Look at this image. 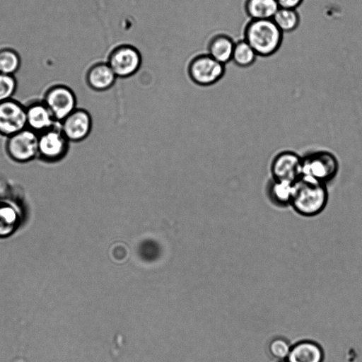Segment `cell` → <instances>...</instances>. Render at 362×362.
Masks as SVG:
<instances>
[{
    "instance_id": "1",
    "label": "cell",
    "mask_w": 362,
    "mask_h": 362,
    "mask_svg": "<svg viewBox=\"0 0 362 362\" xmlns=\"http://www.w3.org/2000/svg\"><path fill=\"white\" fill-rule=\"evenodd\" d=\"M328 200L327 185L302 176L293 184L290 206L297 214L311 217L320 214Z\"/></svg>"
},
{
    "instance_id": "8",
    "label": "cell",
    "mask_w": 362,
    "mask_h": 362,
    "mask_svg": "<svg viewBox=\"0 0 362 362\" xmlns=\"http://www.w3.org/2000/svg\"><path fill=\"white\" fill-rule=\"evenodd\" d=\"M28 221L26 213L21 205L12 200L0 199V238H9L22 229L28 228L54 239L31 228Z\"/></svg>"
},
{
    "instance_id": "2",
    "label": "cell",
    "mask_w": 362,
    "mask_h": 362,
    "mask_svg": "<svg viewBox=\"0 0 362 362\" xmlns=\"http://www.w3.org/2000/svg\"><path fill=\"white\" fill-rule=\"evenodd\" d=\"M284 33L272 19L250 20L244 29V40L258 57L273 55L280 48Z\"/></svg>"
},
{
    "instance_id": "19",
    "label": "cell",
    "mask_w": 362,
    "mask_h": 362,
    "mask_svg": "<svg viewBox=\"0 0 362 362\" xmlns=\"http://www.w3.org/2000/svg\"><path fill=\"white\" fill-rule=\"evenodd\" d=\"M272 20L284 33H291L297 29L300 18L297 9L279 8Z\"/></svg>"
},
{
    "instance_id": "14",
    "label": "cell",
    "mask_w": 362,
    "mask_h": 362,
    "mask_svg": "<svg viewBox=\"0 0 362 362\" xmlns=\"http://www.w3.org/2000/svg\"><path fill=\"white\" fill-rule=\"evenodd\" d=\"M117 77L106 61H98L88 69L86 82L94 91L103 92L111 88Z\"/></svg>"
},
{
    "instance_id": "17",
    "label": "cell",
    "mask_w": 362,
    "mask_h": 362,
    "mask_svg": "<svg viewBox=\"0 0 362 362\" xmlns=\"http://www.w3.org/2000/svg\"><path fill=\"white\" fill-rule=\"evenodd\" d=\"M293 184L271 178L266 186V194L269 201L278 207L290 206Z\"/></svg>"
},
{
    "instance_id": "23",
    "label": "cell",
    "mask_w": 362,
    "mask_h": 362,
    "mask_svg": "<svg viewBox=\"0 0 362 362\" xmlns=\"http://www.w3.org/2000/svg\"><path fill=\"white\" fill-rule=\"evenodd\" d=\"M17 89V81L13 75L0 73V103L11 99Z\"/></svg>"
},
{
    "instance_id": "10",
    "label": "cell",
    "mask_w": 362,
    "mask_h": 362,
    "mask_svg": "<svg viewBox=\"0 0 362 362\" xmlns=\"http://www.w3.org/2000/svg\"><path fill=\"white\" fill-rule=\"evenodd\" d=\"M272 178L295 183L302 177V156L284 150L277 153L270 163Z\"/></svg>"
},
{
    "instance_id": "11",
    "label": "cell",
    "mask_w": 362,
    "mask_h": 362,
    "mask_svg": "<svg viewBox=\"0 0 362 362\" xmlns=\"http://www.w3.org/2000/svg\"><path fill=\"white\" fill-rule=\"evenodd\" d=\"M25 128V105L13 98L1 102L0 135L8 137Z\"/></svg>"
},
{
    "instance_id": "20",
    "label": "cell",
    "mask_w": 362,
    "mask_h": 362,
    "mask_svg": "<svg viewBox=\"0 0 362 362\" xmlns=\"http://www.w3.org/2000/svg\"><path fill=\"white\" fill-rule=\"evenodd\" d=\"M257 57L255 50L244 39L235 42L232 62L238 66H250L255 62Z\"/></svg>"
},
{
    "instance_id": "15",
    "label": "cell",
    "mask_w": 362,
    "mask_h": 362,
    "mask_svg": "<svg viewBox=\"0 0 362 362\" xmlns=\"http://www.w3.org/2000/svg\"><path fill=\"white\" fill-rule=\"evenodd\" d=\"M235 41L228 35L219 33L211 37L207 42L206 53L226 65L232 61Z\"/></svg>"
},
{
    "instance_id": "21",
    "label": "cell",
    "mask_w": 362,
    "mask_h": 362,
    "mask_svg": "<svg viewBox=\"0 0 362 362\" xmlns=\"http://www.w3.org/2000/svg\"><path fill=\"white\" fill-rule=\"evenodd\" d=\"M21 59L18 53L11 49L0 50V73L13 75L19 69Z\"/></svg>"
},
{
    "instance_id": "3",
    "label": "cell",
    "mask_w": 362,
    "mask_h": 362,
    "mask_svg": "<svg viewBox=\"0 0 362 362\" xmlns=\"http://www.w3.org/2000/svg\"><path fill=\"white\" fill-rule=\"evenodd\" d=\"M339 169L335 155L326 150L310 151L302 156V176L327 185Z\"/></svg>"
},
{
    "instance_id": "25",
    "label": "cell",
    "mask_w": 362,
    "mask_h": 362,
    "mask_svg": "<svg viewBox=\"0 0 362 362\" xmlns=\"http://www.w3.org/2000/svg\"><path fill=\"white\" fill-rule=\"evenodd\" d=\"M281 362H288V361H281Z\"/></svg>"
},
{
    "instance_id": "12",
    "label": "cell",
    "mask_w": 362,
    "mask_h": 362,
    "mask_svg": "<svg viewBox=\"0 0 362 362\" xmlns=\"http://www.w3.org/2000/svg\"><path fill=\"white\" fill-rule=\"evenodd\" d=\"M59 124L63 134L70 142H80L90 134L93 120L88 111L76 107Z\"/></svg>"
},
{
    "instance_id": "7",
    "label": "cell",
    "mask_w": 362,
    "mask_h": 362,
    "mask_svg": "<svg viewBox=\"0 0 362 362\" xmlns=\"http://www.w3.org/2000/svg\"><path fill=\"white\" fill-rule=\"evenodd\" d=\"M5 148L12 160L19 163L30 162L38 157V134L25 128L7 137Z\"/></svg>"
},
{
    "instance_id": "13",
    "label": "cell",
    "mask_w": 362,
    "mask_h": 362,
    "mask_svg": "<svg viewBox=\"0 0 362 362\" xmlns=\"http://www.w3.org/2000/svg\"><path fill=\"white\" fill-rule=\"evenodd\" d=\"M27 128L40 134L58 124L42 100L25 105Z\"/></svg>"
},
{
    "instance_id": "24",
    "label": "cell",
    "mask_w": 362,
    "mask_h": 362,
    "mask_svg": "<svg viewBox=\"0 0 362 362\" xmlns=\"http://www.w3.org/2000/svg\"><path fill=\"white\" fill-rule=\"evenodd\" d=\"M280 8L296 9L299 7L303 0H276Z\"/></svg>"
},
{
    "instance_id": "6",
    "label": "cell",
    "mask_w": 362,
    "mask_h": 362,
    "mask_svg": "<svg viewBox=\"0 0 362 362\" xmlns=\"http://www.w3.org/2000/svg\"><path fill=\"white\" fill-rule=\"evenodd\" d=\"M69 143L58 123L38 134L37 158L47 163H57L67 155Z\"/></svg>"
},
{
    "instance_id": "22",
    "label": "cell",
    "mask_w": 362,
    "mask_h": 362,
    "mask_svg": "<svg viewBox=\"0 0 362 362\" xmlns=\"http://www.w3.org/2000/svg\"><path fill=\"white\" fill-rule=\"evenodd\" d=\"M291 346L289 341L283 337L273 339L268 345L270 354L279 360L287 359L291 351Z\"/></svg>"
},
{
    "instance_id": "16",
    "label": "cell",
    "mask_w": 362,
    "mask_h": 362,
    "mask_svg": "<svg viewBox=\"0 0 362 362\" xmlns=\"http://www.w3.org/2000/svg\"><path fill=\"white\" fill-rule=\"evenodd\" d=\"M323 352L315 342L304 340L291 346L288 362H322Z\"/></svg>"
},
{
    "instance_id": "9",
    "label": "cell",
    "mask_w": 362,
    "mask_h": 362,
    "mask_svg": "<svg viewBox=\"0 0 362 362\" xmlns=\"http://www.w3.org/2000/svg\"><path fill=\"white\" fill-rule=\"evenodd\" d=\"M43 102L57 123L76 108V97L71 88L62 84L49 87L45 93Z\"/></svg>"
},
{
    "instance_id": "18",
    "label": "cell",
    "mask_w": 362,
    "mask_h": 362,
    "mask_svg": "<svg viewBox=\"0 0 362 362\" xmlns=\"http://www.w3.org/2000/svg\"><path fill=\"white\" fill-rule=\"evenodd\" d=\"M279 8L276 0H245L244 4L250 20L272 19Z\"/></svg>"
},
{
    "instance_id": "4",
    "label": "cell",
    "mask_w": 362,
    "mask_h": 362,
    "mask_svg": "<svg viewBox=\"0 0 362 362\" xmlns=\"http://www.w3.org/2000/svg\"><path fill=\"white\" fill-rule=\"evenodd\" d=\"M225 71V65L206 52L193 56L187 66L189 79L199 86H210L216 83L223 77Z\"/></svg>"
},
{
    "instance_id": "5",
    "label": "cell",
    "mask_w": 362,
    "mask_h": 362,
    "mask_svg": "<svg viewBox=\"0 0 362 362\" xmlns=\"http://www.w3.org/2000/svg\"><path fill=\"white\" fill-rule=\"evenodd\" d=\"M117 78H126L134 75L142 64L140 51L129 43L113 47L105 60Z\"/></svg>"
}]
</instances>
